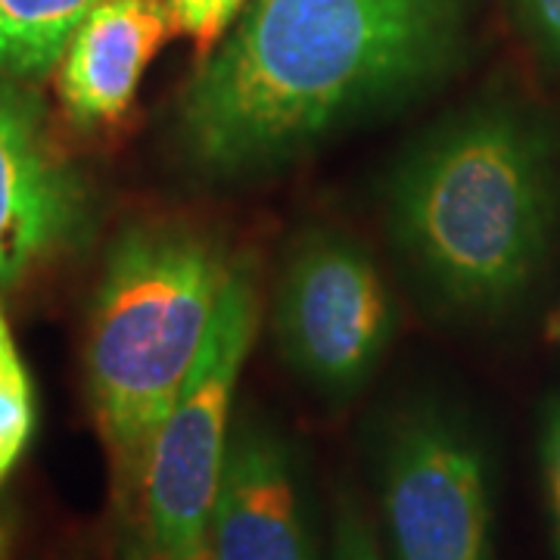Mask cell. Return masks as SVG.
<instances>
[{"label":"cell","mask_w":560,"mask_h":560,"mask_svg":"<svg viewBox=\"0 0 560 560\" xmlns=\"http://www.w3.org/2000/svg\"><path fill=\"white\" fill-rule=\"evenodd\" d=\"M474 0H246L175 106L190 175L246 184L430 94L464 60Z\"/></svg>","instance_id":"6da1fadb"},{"label":"cell","mask_w":560,"mask_h":560,"mask_svg":"<svg viewBox=\"0 0 560 560\" xmlns=\"http://www.w3.org/2000/svg\"><path fill=\"white\" fill-rule=\"evenodd\" d=\"M383 215L442 312L499 318L529 296L558 241V128L529 103H464L401 150Z\"/></svg>","instance_id":"7a4b0ae2"},{"label":"cell","mask_w":560,"mask_h":560,"mask_svg":"<svg viewBox=\"0 0 560 560\" xmlns=\"http://www.w3.org/2000/svg\"><path fill=\"white\" fill-rule=\"evenodd\" d=\"M237 256L190 221H138L109 243L84 337V381L121 508L209 340Z\"/></svg>","instance_id":"3957f363"},{"label":"cell","mask_w":560,"mask_h":560,"mask_svg":"<svg viewBox=\"0 0 560 560\" xmlns=\"http://www.w3.org/2000/svg\"><path fill=\"white\" fill-rule=\"evenodd\" d=\"M259 327V268L237 256L215 327L147 448L135 511L150 560L184 558L209 541L212 508L237 420V386Z\"/></svg>","instance_id":"277c9868"},{"label":"cell","mask_w":560,"mask_h":560,"mask_svg":"<svg viewBox=\"0 0 560 560\" xmlns=\"http://www.w3.org/2000/svg\"><path fill=\"white\" fill-rule=\"evenodd\" d=\"M271 330L280 359L315 393L330 399L359 393L396 330L377 261L342 231L308 228L280 268Z\"/></svg>","instance_id":"5b68a950"},{"label":"cell","mask_w":560,"mask_h":560,"mask_svg":"<svg viewBox=\"0 0 560 560\" xmlns=\"http://www.w3.org/2000/svg\"><path fill=\"white\" fill-rule=\"evenodd\" d=\"M381 501L393 560H495L489 455L445 405L415 401L386 427Z\"/></svg>","instance_id":"8992f818"},{"label":"cell","mask_w":560,"mask_h":560,"mask_svg":"<svg viewBox=\"0 0 560 560\" xmlns=\"http://www.w3.org/2000/svg\"><path fill=\"white\" fill-rule=\"evenodd\" d=\"M88 219L79 172L25 81L0 75V300L69 243Z\"/></svg>","instance_id":"52a82bcc"},{"label":"cell","mask_w":560,"mask_h":560,"mask_svg":"<svg viewBox=\"0 0 560 560\" xmlns=\"http://www.w3.org/2000/svg\"><path fill=\"white\" fill-rule=\"evenodd\" d=\"M212 560H315L296 460L259 418H237L209 523Z\"/></svg>","instance_id":"ba28073f"},{"label":"cell","mask_w":560,"mask_h":560,"mask_svg":"<svg viewBox=\"0 0 560 560\" xmlns=\"http://www.w3.org/2000/svg\"><path fill=\"white\" fill-rule=\"evenodd\" d=\"M175 32L165 0H101L72 35L60 66L66 116L81 128L119 121L138 94L147 66Z\"/></svg>","instance_id":"9c48e42d"},{"label":"cell","mask_w":560,"mask_h":560,"mask_svg":"<svg viewBox=\"0 0 560 560\" xmlns=\"http://www.w3.org/2000/svg\"><path fill=\"white\" fill-rule=\"evenodd\" d=\"M101 0H0V75L38 81L57 72L79 25Z\"/></svg>","instance_id":"30bf717a"},{"label":"cell","mask_w":560,"mask_h":560,"mask_svg":"<svg viewBox=\"0 0 560 560\" xmlns=\"http://www.w3.org/2000/svg\"><path fill=\"white\" fill-rule=\"evenodd\" d=\"M38 427V396L28 364L22 359L13 327L0 312V492L13 470L20 467L22 455Z\"/></svg>","instance_id":"8fae6325"},{"label":"cell","mask_w":560,"mask_h":560,"mask_svg":"<svg viewBox=\"0 0 560 560\" xmlns=\"http://www.w3.org/2000/svg\"><path fill=\"white\" fill-rule=\"evenodd\" d=\"M165 7L175 32L197 40L202 54H209L241 16L246 0H165Z\"/></svg>","instance_id":"7c38bea8"},{"label":"cell","mask_w":560,"mask_h":560,"mask_svg":"<svg viewBox=\"0 0 560 560\" xmlns=\"http://www.w3.org/2000/svg\"><path fill=\"white\" fill-rule=\"evenodd\" d=\"M539 464L548 523H551V548H555V560H560V389L548 399L541 415Z\"/></svg>","instance_id":"4fadbf2b"},{"label":"cell","mask_w":560,"mask_h":560,"mask_svg":"<svg viewBox=\"0 0 560 560\" xmlns=\"http://www.w3.org/2000/svg\"><path fill=\"white\" fill-rule=\"evenodd\" d=\"M330 560H386L371 523L361 514L359 501L352 499L349 492L337 501Z\"/></svg>","instance_id":"5bb4252c"},{"label":"cell","mask_w":560,"mask_h":560,"mask_svg":"<svg viewBox=\"0 0 560 560\" xmlns=\"http://www.w3.org/2000/svg\"><path fill=\"white\" fill-rule=\"evenodd\" d=\"M517 20L539 54L560 69V0H514Z\"/></svg>","instance_id":"9a60e30c"},{"label":"cell","mask_w":560,"mask_h":560,"mask_svg":"<svg viewBox=\"0 0 560 560\" xmlns=\"http://www.w3.org/2000/svg\"><path fill=\"white\" fill-rule=\"evenodd\" d=\"M548 340L560 346V305L551 312V318H548Z\"/></svg>","instance_id":"2e32d148"},{"label":"cell","mask_w":560,"mask_h":560,"mask_svg":"<svg viewBox=\"0 0 560 560\" xmlns=\"http://www.w3.org/2000/svg\"><path fill=\"white\" fill-rule=\"evenodd\" d=\"M175 560H212V555H209V541L200 545L197 551H190V555H184V558H175Z\"/></svg>","instance_id":"e0dca14e"}]
</instances>
